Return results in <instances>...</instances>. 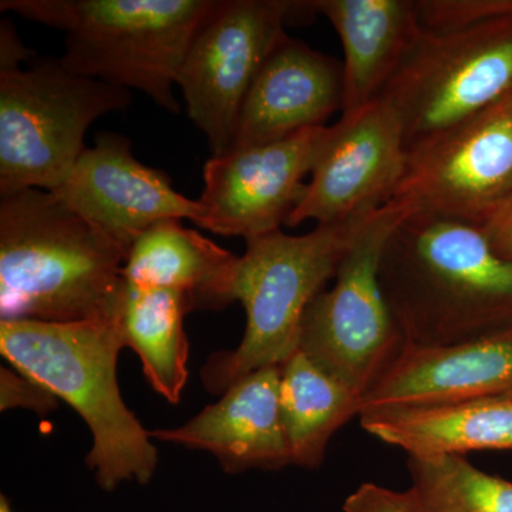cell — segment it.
<instances>
[{
  "label": "cell",
  "mask_w": 512,
  "mask_h": 512,
  "mask_svg": "<svg viewBox=\"0 0 512 512\" xmlns=\"http://www.w3.org/2000/svg\"><path fill=\"white\" fill-rule=\"evenodd\" d=\"M379 278L406 345L441 348L512 326V264L476 225L407 211Z\"/></svg>",
  "instance_id": "1"
},
{
  "label": "cell",
  "mask_w": 512,
  "mask_h": 512,
  "mask_svg": "<svg viewBox=\"0 0 512 512\" xmlns=\"http://www.w3.org/2000/svg\"><path fill=\"white\" fill-rule=\"evenodd\" d=\"M126 254L50 191L0 200V318L72 323L119 318Z\"/></svg>",
  "instance_id": "2"
},
{
  "label": "cell",
  "mask_w": 512,
  "mask_h": 512,
  "mask_svg": "<svg viewBox=\"0 0 512 512\" xmlns=\"http://www.w3.org/2000/svg\"><path fill=\"white\" fill-rule=\"evenodd\" d=\"M124 345L116 319L53 323L2 320L0 352L22 375L72 406L93 434L86 464L103 490L147 484L157 448L121 397L117 357Z\"/></svg>",
  "instance_id": "3"
},
{
  "label": "cell",
  "mask_w": 512,
  "mask_h": 512,
  "mask_svg": "<svg viewBox=\"0 0 512 512\" xmlns=\"http://www.w3.org/2000/svg\"><path fill=\"white\" fill-rule=\"evenodd\" d=\"M214 0H2L0 10L66 33L67 69L180 113L178 73Z\"/></svg>",
  "instance_id": "4"
},
{
  "label": "cell",
  "mask_w": 512,
  "mask_h": 512,
  "mask_svg": "<svg viewBox=\"0 0 512 512\" xmlns=\"http://www.w3.org/2000/svg\"><path fill=\"white\" fill-rule=\"evenodd\" d=\"M33 56L12 22L0 26V195L55 191L86 150L100 117L130 104V92L67 69L60 59Z\"/></svg>",
  "instance_id": "5"
},
{
  "label": "cell",
  "mask_w": 512,
  "mask_h": 512,
  "mask_svg": "<svg viewBox=\"0 0 512 512\" xmlns=\"http://www.w3.org/2000/svg\"><path fill=\"white\" fill-rule=\"evenodd\" d=\"M367 220L318 225L305 235L279 229L247 239L232 288V301L241 302L247 313V328L237 349L218 353L204 367L208 390L225 392L255 370L284 365L298 350L309 303L335 278Z\"/></svg>",
  "instance_id": "6"
},
{
  "label": "cell",
  "mask_w": 512,
  "mask_h": 512,
  "mask_svg": "<svg viewBox=\"0 0 512 512\" xmlns=\"http://www.w3.org/2000/svg\"><path fill=\"white\" fill-rule=\"evenodd\" d=\"M512 94V16L441 32L421 28L379 99L406 147L463 123Z\"/></svg>",
  "instance_id": "7"
},
{
  "label": "cell",
  "mask_w": 512,
  "mask_h": 512,
  "mask_svg": "<svg viewBox=\"0 0 512 512\" xmlns=\"http://www.w3.org/2000/svg\"><path fill=\"white\" fill-rule=\"evenodd\" d=\"M406 212L392 201L362 225L335 284L313 298L302 319L298 349L362 400L406 346L379 278L384 245Z\"/></svg>",
  "instance_id": "8"
},
{
  "label": "cell",
  "mask_w": 512,
  "mask_h": 512,
  "mask_svg": "<svg viewBox=\"0 0 512 512\" xmlns=\"http://www.w3.org/2000/svg\"><path fill=\"white\" fill-rule=\"evenodd\" d=\"M303 2L218 0L192 37L178 73L187 114L207 137L211 157L228 153L239 111L285 23Z\"/></svg>",
  "instance_id": "9"
},
{
  "label": "cell",
  "mask_w": 512,
  "mask_h": 512,
  "mask_svg": "<svg viewBox=\"0 0 512 512\" xmlns=\"http://www.w3.org/2000/svg\"><path fill=\"white\" fill-rule=\"evenodd\" d=\"M512 198V94L463 123L407 148L393 201L484 227Z\"/></svg>",
  "instance_id": "10"
},
{
  "label": "cell",
  "mask_w": 512,
  "mask_h": 512,
  "mask_svg": "<svg viewBox=\"0 0 512 512\" xmlns=\"http://www.w3.org/2000/svg\"><path fill=\"white\" fill-rule=\"evenodd\" d=\"M402 126L389 104L372 101L329 127L311 180L286 225L367 220L396 197L406 171Z\"/></svg>",
  "instance_id": "11"
},
{
  "label": "cell",
  "mask_w": 512,
  "mask_h": 512,
  "mask_svg": "<svg viewBox=\"0 0 512 512\" xmlns=\"http://www.w3.org/2000/svg\"><path fill=\"white\" fill-rule=\"evenodd\" d=\"M329 127L232 148L204 167V214L198 227L224 237H261L286 225L305 190Z\"/></svg>",
  "instance_id": "12"
},
{
  "label": "cell",
  "mask_w": 512,
  "mask_h": 512,
  "mask_svg": "<svg viewBox=\"0 0 512 512\" xmlns=\"http://www.w3.org/2000/svg\"><path fill=\"white\" fill-rule=\"evenodd\" d=\"M50 192L119 245L126 256L134 241L158 222L197 224L204 214L200 200L184 197L167 174L140 163L130 140L116 133L99 134L66 180Z\"/></svg>",
  "instance_id": "13"
},
{
  "label": "cell",
  "mask_w": 512,
  "mask_h": 512,
  "mask_svg": "<svg viewBox=\"0 0 512 512\" xmlns=\"http://www.w3.org/2000/svg\"><path fill=\"white\" fill-rule=\"evenodd\" d=\"M343 103V63L286 36L245 97L229 150L326 127Z\"/></svg>",
  "instance_id": "14"
},
{
  "label": "cell",
  "mask_w": 512,
  "mask_h": 512,
  "mask_svg": "<svg viewBox=\"0 0 512 512\" xmlns=\"http://www.w3.org/2000/svg\"><path fill=\"white\" fill-rule=\"evenodd\" d=\"M279 384L281 366L255 370L184 426L148 433L151 439L214 454L228 474L279 470L291 464Z\"/></svg>",
  "instance_id": "15"
},
{
  "label": "cell",
  "mask_w": 512,
  "mask_h": 512,
  "mask_svg": "<svg viewBox=\"0 0 512 512\" xmlns=\"http://www.w3.org/2000/svg\"><path fill=\"white\" fill-rule=\"evenodd\" d=\"M507 393H512V326L441 348L404 346L363 397L360 414Z\"/></svg>",
  "instance_id": "16"
},
{
  "label": "cell",
  "mask_w": 512,
  "mask_h": 512,
  "mask_svg": "<svg viewBox=\"0 0 512 512\" xmlns=\"http://www.w3.org/2000/svg\"><path fill=\"white\" fill-rule=\"evenodd\" d=\"M342 40L345 103L342 116L379 99L419 36L416 0H315Z\"/></svg>",
  "instance_id": "17"
},
{
  "label": "cell",
  "mask_w": 512,
  "mask_h": 512,
  "mask_svg": "<svg viewBox=\"0 0 512 512\" xmlns=\"http://www.w3.org/2000/svg\"><path fill=\"white\" fill-rule=\"evenodd\" d=\"M370 436L417 458L512 450V393L360 414Z\"/></svg>",
  "instance_id": "18"
},
{
  "label": "cell",
  "mask_w": 512,
  "mask_h": 512,
  "mask_svg": "<svg viewBox=\"0 0 512 512\" xmlns=\"http://www.w3.org/2000/svg\"><path fill=\"white\" fill-rule=\"evenodd\" d=\"M239 256L218 247L180 220H165L140 235L123 266L126 284L173 289L194 309H221L232 301Z\"/></svg>",
  "instance_id": "19"
},
{
  "label": "cell",
  "mask_w": 512,
  "mask_h": 512,
  "mask_svg": "<svg viewBox=\"0 0 512 512\" xmlns=\"http://www.w3.org/2000/svg\"><path fill=\"white\" fill-rule=\"evenodd\" d=\"M282 420L291 464L318 468L333 434L360 416L362 397L301 350L281 366Z\"/></svg>",
  "instance_id": "20"
},
{
  "label": "cell",
  "mask_w": 512,
  "mask_h": 512,
  "mask_svg": "<svg viewBox=\"0 0 512 512\" xmlns=\"http://www.w3.org/2000/svg\"><path fill=\"white\" fill-rule=\"evenodd\" d=\"M191 311L184 293L126 284L120 312L124 345L140 357L151 387L173 404L180 403L188 379L184 316Z\"/></svg>",
  "instance_id": "21"
},
{
  "label": "cell",
  "mask_w": 512,
  "mask_h": 512,
  "mask_svg": "<svg viewBox=\"0 0 512 512\" xmlns=\"http://www.w3.org/2000/svg\"><path fill=\"white\" fill-rule=\"evenodd\" d=\"M414 512H512V483L474 467L466 457H407Z\"/></svg>",
  "instance_id": "22"
},
{
  "label": "cell",
  "mask_w": 512,
  "mask_h": 512,
  "mask_svg": "<svg viewBox=\"0 0 512 512\" xmlns=\"http://www.w3.org/2000/svg\"><path fill=\"white\" fill-rule=\"evenodd\" d=\"M421 28L441 32L512 16V0H417Z\"/></svg>",
  "instance_id": "23"
},
{
  "label": "cell",
  "mask_w": 512,
  "mask_h": 512,
  "mask_svg": "<svg viewBox=\"0 0 512 512\" xmlns=\"http://www.w3.org/2000/svg\"><path fill=\"white\" fill-rule=\"evenodd\" d=\"M57 397L36 380L22 375L19 370L2 367L0 370V409L25 407L45 416L56 409Z\"/></svg>",
  "instance_id": "24"
},
{
  "label": "cell",
  "mask_w": 512,
  "mask_h": 512,
  "mask_svg": "<svg viewBox=\"0 0 512 512\" xmlns=\"http://www.w3.org/2000/svg\"><path fill=\"white\" fill-rule=\"evenodd\" d=\"M345 512H414L404 493L389 490L375 483H363L348 495Z\"/></svg>",
  "instance_id": "25"
},
{
  "label": "cell",
  "mask_w": 512,
  "mask_h": 512,
  "mask_svg": "<svg viewBox=\"0 0 512 512\" xmlns=\"http://www.w3.org/2000/svg\"><path fill=\"white\" fill-rule=\"evenodd\" d=\"M481 229L495 254L512 264V198Z\"/></svg>",
  "instance_id": "26"
},
{
  "label": "cell",
  "mask_w": 512,
  "mask_h": 512,
  "mask_svg": "<svg viewBox=\"0 0 512 512\" xmlns=\"http://www.w3.org/2000/svg\"><path fill=\"white\" fill-rule=\"evenodd\" d=\"M0 512H13L10 508L9 501L5 497L0 498Z\"/></svg>",
  "instance_id": "27"
}]
</instances>
